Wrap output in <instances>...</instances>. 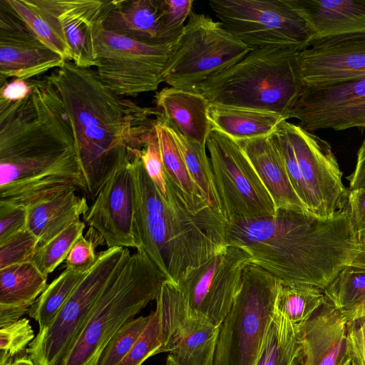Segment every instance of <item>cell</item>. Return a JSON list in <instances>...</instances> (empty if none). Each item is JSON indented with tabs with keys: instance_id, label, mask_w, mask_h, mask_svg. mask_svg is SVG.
I'll use <instances>...</instances> for the list:
<instances>
[{
	"instance_id": "obj_15",
	"label": "cell",
	"mask_w": 365,
	"mask_h": 365,
	"mask_svg": "<svg viewBox=\"0 0 365 365\" xmlns=\"http://www.w3.org/2000/svg\"><path fill=\"white\" fill-rule=\"evenodd\" d=\"M313 133L319 129L365 128V78L323 86H302L287 115Z\"/></svg>"
},
{
	"instance_id": "obj_1",
	"label": "cell",
	"mask_w": 365,
	"mask_h": 365,
	"mask_svg": "<svg viewBox=\"0 0 365 365\" xmlns=\"http://www.w3.org/2000/svg\"><path fill=\"white\" fill-rule=\"evenodd\" d=\"M45 77L71 122L86 184L83 195L93 202L121 164L141 155L155 130L158 111L115 93L96 70L71 61Z\"/></svg>"
},
{
	"instance_id": "obj_33",
	"label": "cell",
	"mask_w": 365,
	"mask_h": 365,
	"mask_svg": "<svg viewBox=\"0 0 365 365\" xmlns=\"http://www.w3.org/2000/svg\"><path fill=\"white\" fill-rule=\"evenodd\" d=\"M155 131L165 172L187 197L210 204L190 177L172 130L157 119Z\"/></svg>"
},
{
	"instance_id": "obj_40",
	"label": "cell",
	"mask_w": 365,
	"mask_h": 365,
	"mask_svg": "<svg viewBox=\"0 0 365 365\" xmlns=\"http://www.w3.org/2000/svg\"><path fill=\"white\" fill-rule=\"evenodd\" d=\"M38 247L37 238L26 228L0 242V269L30 261Z\"/></svg>"
},
{
	"instance_id": "obj_23",
	"label": "cell",
	"mask_w": 365,
	"mask_h": 365,
	"mask_svg": "<svg viewBox=\"0 0 365 365\" xmlns=\"http://www.w3.org/2000/svg\"><path fill=\"white\" fill-rule=\"evenodd\" d=\"M236 142L252 164L277 209L309 211L296 194L282 156L270 135Z\"/></svg>"
},
{
	"instance_id": "obj_30",
	"label": "cell",
	"mask_w": 365,
	"mask_h": 365,
	"mask_svg": "<svg viewBox=\"0 0 365 365\" xmlns=\"http://www.w3.org/2000/svg\"><path fill=\"white\" fill-rule=\"evenodd\" d=\"M326 301L324 290L309 284H286L280 281L276 307L299 329Z\"/></svg>"
},
{
	"instance_id": "obj_48",
	"label": "cell",
	"mask_w": 365,
	"mask_h": 365,
	"mask_svg": "<svg viewBox=\"0 0 365 365\" xmlns=\"http://www.w3.org/2000/svg\"><path fill=\"white\" fill-rule=\"evenodd\" d=\"M349 266L365 270V229L356 233V245Z\"/></svg>"
},
{
	"instance_id": "obj_5",
	"label": "cell",
	"mask_w": 365,
	"mask_h": 365,
	"mask_svg": "<svg viewBox=\"0 0 365 365\" xmlns=\"http://www.w3.org/2000/svg\"><path fill=\"white\" fill-rule=\"evenodd\" d=\"M166 279L143 252L131 255L101 292L59 365H97L111 337L156 299Z\"/></svg>"
},
{
	"instance_id": "obj_20",
	"label": "cell",
	"mask_w": 365,
	"mask_h": 365,
	"mask_svg": "<svg viewBox=\"0 0 365 365\" xmlns=\"http://www.w3.org/2000/svg\"><path fill=\"white\" fill-rule=\"evenodd\" d=\"M346 324L326 299L298 331L300 365H351Z\"/></svg>"
},
{
	"instance_id": "obj_35",
	"label": "cell",
	"mask_w": 365,
	"mask_h": 365,
	"mask_svg": "<svg viewBox=\"0 0 365 365\" xmlns=\"http://www.w3.org/2000/svg\"><path fill=\"white\" fill-rule=\"evenodd\" d=\"M85 227L83 221L78 220L73 222L47 243L38 247L30 262L48 277L66 259L76 240L83 235Z\"/></svg>"
},
{
	"instance_id": "obj_17",
	"label": "cell",
	"mask_w": 365,
	"mask_h": 365,
	"mask_svg": "<svg viewBox=\"0 0 365 365\" xmlns=\"http://www.w3.org/2000/svg\"><path fill=\"white\" fill-rule=\"evenodd\" d=\"M65 61L35 35L4 0H0V86L9 78L32 79L60 68Z\"/></svg>"
},
{
	"instance_id": "obj_44",
	"label": "cell",
	"mask_w": 365,
	"mask_h": 365,
	"mask_svg": "<svg viewBox=\"0 0 365 365\" xmlns=\"http://www.w3.org/2000/svg\"><path fill=\"white\" fill-rule=\"evenodd\" d=\"M351 365H365V318L346 324Z\"/></svg>"
},
{
	"instance_id": "obj_9",
	"label": "cell",
	"mask_w": 365,
	"mask_h": 365,
	"mask_svg": "<svg viewBox=\"0 0 365 365\" xmlns=\"http://www.w3.org/2000/svg\"><path fill=\"white\" fill-rule=\"evenodd\" d=\"M220 22L252 49L307 48L314 34L306 21L287 0H210Z\"/></svg>"
},
{
	"instance_id": "obj_29",
	"label": "cell",
	"mask_w": 365,
	"mask_h": 365,
	"mask_svg": "<svg viewBox=\"0 0 365 365\" xmlns=\"http://www.w3.org/2000/svg\"><path fill=\"white\" fill-rule=\"evenodd\" d=\"M346 322L365 318V270L347 266L324 290Z\"/></svg>"
},
{
	"instance_id": "obj_27",
	"label": "cell",
	"mask_w": 365,
	"mask_h": 365,
	"mask_svg": "<svg viewBox=\"0 0 365 365\" xmlns=\"http://www.w3.org/2000/svg\"><path fill=\"white\" fill-rule=\"evenodd\" d=\"M208 118L212 130L235 141L269 136L286 120L272 112L217 104H210Z\"/></svg>"
},
{
	"instance_id": "obj_26",
	"label": "cell",
	"mask_w": 365,
	"mask_h": 365,
	"mask_svg": "<svg viewBox=\"0 0 365 365\" xmlns=\"http://www.w3.org/2000/svg\"><path fill=\"white\" fill-rule=\"evenodd\" d=\"M88 209L85 197L75 191L63 192L28 205L26 229L37 238L39 247L80 220Z\"/></svg>"
},
{
	"instance_id": "obj_6",
	"label": "cell",
	"mask_w": 365,
	"mask_h": 365,
	"mask_svg": "<svg viewBox=\"0 0 365 365\" xmlns=\"http://www.w3.org/2000/svg\"><path fill=\"white\" fill-rule=\"evenodd\" d=\"M270 138L278 149L292 185L304 206L318 217H333L346 209L349 189L331 145L287 120Z\"/></svg>"
},
{
	"instance_id": "obj_18",
	"label": "cell",
	"mask_w": 365,
	"mask_h": 365,
	"mask_svg": "<svg viewBox=\"0 0 365 365\" xmlns=\"http://www.w3.org/2000/svg\"><path fill=\"white\" fill-rule=\"evenodd\" d=\"M132 161L121 164L98 192L83 216L98 231L108 248L134 247L135 181Z\"/></svg>"
},
{
	"instance_id": "obj_34",
	"label": "cell",
	"mask_w": 365,
	"mask_h": 365,
	"mask_svg": "<svg viewBox=\"0 0 365 365\" xmlns=\"http://www.w3.org/2000/svg\"><path fill=\"white\" fill-rule=\"evenodd\" d=\"M4 1L43 43L66 61H72L70 47L53 26L32 4L31 0Z\"/></svg>"
},
{
	"instance_id": "obj_13",
	"label": "cell",
	"mask_w": 365,
	"mask_h": 365,
	"mask_svg": "<svg viewBox=\"0 0 365 365\" xmlns=\"http://www.w3.org/2000/svg\"><path fill=\"white\" fill-rule=\"evenodd\" d=\"M155 301L165 365H214L221 325L194 312L174 282L162 284Z\"/></svg>"
},
{
	"instance_id": "obj_46",
	"label": "cell",
	"mask_w": 365,
	"mask_h": 365,
	"mask_svg": "<svg viewBox=\"0 0 365 365\" xmlns=\"http://www.w3.org/2000/svg\"><path fill=\"white\" fill-rule=\"evenodd\" d=\"M31 92L29 80L14 78L0 86V103H11L22 101Z\"/></svg>"
},
{
	"instance_id": "obj_22",
	"label": "cell",
	"mask_w": 365,
	"mask_h": 365,
	"mask_svg": "<svg viewBox=\"0 0 365 365\" xmlns=\"http://www.w3.org/2000/svg\"><path fill=\"white\" fill-rule=\"evenodd\" d=\"M157 119L187 138L205 145L212 130L210 103L195 91L165 87L155 95Z\"/></svg>"
},
{
	"instance_id": "obj_11",
	"label": "cell",
	"mask_w": 365,
	"mask_h": 365,
	"mask_svg": "<svg viewBox=\"0 0 365 365\" xmlns=\"http://www.w3.org/2000/svg\"><path fill=\"white\" fill-rule=\"evenodd\" d=\"M127 247L98 252V259L50 325L38 331L26 349L38 365H59L76 339L103 289L130 257Z\"/></svg>"
},
{
	"instance_id": "obj_36",
	"label": "cell",
	"mask_w": 365,
	"mask_h": 365,
	"mask_svg": "<svg viewBox=\"0 0 365 365\" xmlns=\"http://www.w3.org/2000/svg\"><path fill=\"white\" fill-rule=\"evenodd\" d=\"M149 317L140 316L125 322L109 340L97 365H118L139 339Z\"/></svg>"
},
{
	"instance_id": "obj_49",
	"label": "cell",
	"mask_w": 365,
	"mask_h": 365,
	"mask_svg": "<svg viewBox=\"0 0 365 365\" xmlns=\"http://www.w3.org/2000/svg\"><path fill=\"white\" fill-rule=\"evenodd\" d=\"M6 365H38L29 356H24L11 361Z\"/></svg>"
},
{
	"instance_id": "obj_3",
	"label": "cell",
	"mask_w": 365,
	"mask_h": 365,
	"mask_svg": "<svg viewBox=\"0 0 365 365\" xmlns=\"http://www.w3.org/2000/svg\"><path fill=\"white\" fill-rule=\"evenodd\" d=\"M132 168L136 250L167 279L177 283L189 269L226 246L227 222L210 204L187 197L166 172L164 197L147 174L140 155L133 160Z\"/></svg>"
},
{
	"instance_id": "obj_14",
	"label": "cell",
	"mask_w": 365,
	"mask_h": 365,
	"mask_svg": "<svg viewBox=\"0 0 365 365\" xmlns=\"http://www.w3.org/2000/svg\"><path fill=\"white\" fill-rule=\"evenodd\" d=\"M251 262L250 253L227 244L200 265L189 269L177 284L191 309L221 325L239 291L243 271Z\"/></svg>"
},
{
	"instance_id": "obj_28",
	"label": "cell",
	"mask_w": 365,
	"mask_h": 365,
	"mask_svg": "<svg viewBox=\"0 0 365 365\" xmlns=\"http://www.w3.org/2000/svg\"><path fill=\"white\" fill-rule=\"evenodd\" d=\"M299 333L276 306L255 365H300Z\"/></svg>"
},
{
	"instance_id": "obj_42",
	"label": "cell",
	"mask_w": 365,
	"mask_h": 365,
	"mask_svg": "<svg viewBox=\"0 0 365 365\" xmlns=\"http://www.w3.org/2000/svg\"><path fill=\"white\" fill-rule=\"evenodd\" d=\"M193 3V0H160L162 24L168 34L179 36Z\"/></svg>"
},
{
	"instance_id": "obj_12",
	"label": "cell",
	"mask_w": 365,
	"mask_h": 365,
	"mask_svg": "<svg viewBox=\"0 0 365 365\" xmlns=\"http://www.w3.org/2000/svg\"><path fill=\"white\" fill-rule=\"evenodd\" d=\"M206 147L227 223L275 214L270 195L236 141L211 130Z\"/></svg>"
},
{
	"instance_id": "obj_43",
	"label": "cell",
	"mask_w": 365,
	"mask_h": 365,
	"mask_svg": "<svg viewBox=\"0 0 365 365\" xmlns=\"http://www.w3.org/2000/svg\"><path fill=\"white\" fill-rule=\"evenodd\" d=\"M26 207L0 202V242L26 228Z\"/></svg>"
},
{
	"instance_id": "obj_19",
	"label": "cell",
	"mask_w": 365,
	"mask_h": 365,
	"mask_svg": "<svg viewBox=\"0 0 365 365\" xmlns=\"http://www.w3.org/2000/svg\"><path fill=\"white\" fill-rule=\"evenodd\" d=\"M70 47L78 66H97L95 30L104 1L31 0Z\"/></svg>"
},
{
	"instance_id": "obj_31",
	"label": "cell",
	"mask_w": 365,
	"mask_h": 365,
	"mask_svg": "<svg viewBox=\"0 0 365 365\" xmlns=\"http://www.w3.org/2000/svg\"><path fill=\"white\" fill-rule=\"evenodd\" d=\"M88 272L66 269L48 284L30 307L28 314L38 324V331L47 328Z\"/></svg>"
},
{
	"instance_id": "obj_47",
	"label": "cell",
	"mask_w": 365,
	"mask_h": 365,
	"mask_svg": "<svg viewBox=\"0 0 365 365\" xmlns=\"http://www.w3.org/2000/svg\"><path fill=\"white\" fill-rule=\"evenodd\" d=\"M346 178L349 180V191L365 187V139L358 150L355 169Z\"/></svg>"
},
{
	"instance_id": "obj_24",
	"label": "cell",
	"mask_w": 365,
	"mask_h": 365,
	"mask_svg": "<svg viewBox=\"0 0 365 365\" xmlns=\"http://www.w3.org/2000/svg\"><path fill=\"white\" fill-rule=\"evenodd\" d=\"M315 38L365 31V0H287Z\"/></svg>"
},
{
	"instance_id": "obj_25",
	"label": "cell",
	"mask_w": 365,
	"mask_h": 365,
	"mask_svg": "<svg viewBox=\"0 0 365 365\" xmlns=\"http://www.w3.org/2000/svg\"><path fill=\"white\" fill-rule=\"evenodd\" d=\"M48 285L47 277L30 261L0 269V327L28 313Z\"/></svg>"
},
{
	"instance_id": "obj_37",
	"label": "cell",
	"mask_w": 365,
	"mask_h": 365,
	"mask_svg": "<svg viewBox=\"0 0 365 365\" xmlns=\"http://www.w3.org/2000/svg\"><path fill=\"white\" fill-rule=\"evenodd\" d=\"M29 319H20L0 328V365H6L34 339Z\"/></svg>"
},
{
	"instance_id": "obj_32",
	"label": "cell",
	"mask_w": 365,
	"mask_h": 365,
	"mask_svg": "<svg viewBox=\"0 0 365 365\" xmlns=\"http://www.w3.org/2000/svg\"><path fill=\"white\" fill-rule=\"evenodd\" d=\"M171 130L190 177L206 200L222 215L206 146L187 138L177 130Z\"/></svg>"
},
{
	"instance_id": "obj_4",
	"label": "cell",
	"mask_w": 365,
	"mask_h": 365,
	"mask_svg": "<svg viewBox=\"0 0 365 365\" xmlns=\"http://www.w3.org/2000/svg\"><path fill=\"white\" fill-rule=\"evenodd\" d=\"M287 47L252 49L242 59L193 91L210 104L247 108L287 115L302 88L298 55Z\"/></svg>"
},
{
	"instance_id": "obj_38",
	"label": "cell",
	"mask_w": 365,
	"mask_h": 365,
	"mask_svg": "<svg viewBox=\"0 0 365 365\" xmlns=\"http://www.w3.org/2000/svg\"><path fill=\"white\" fill-rule=\"evenodd\" d=\"M149 317L139 339L118 365H142L149 357L159 354L162 346L160 321L155 311L151 312Z\"/></svg>"
},
{
	"instance_id": "obj_10",
	"label": "cell",
	"mask_w": 365,
	"mask_h": 365,
	"mask_svg": "<svg viewBox=\"0 0 365 365\" xmlns=\"http://www.w3.org/2000/svg\"><path fill=\"white\" fill-rule=\"evenodd\" d=\"M97 73L103 83L121 96L156 91L170 58L173 44L142 42L106 30H95Z\"/></svg>"
},
{
	"instance_id": "obj_41",
	"label": "cell",
	"mask_w": 365,
	"mask_h": 365,
	"mask_svg": "<svg viewBox=\"0 0 365 365\" xmlns=\"http://www.w3.org/2000/svg\"><path fill=\"white\" fill-rule=\"evenodd\" d=\"M140 158L147 174L161 194L166 197L165 170L155 130L148 138Z\"/></svg>"
},
{
	"instance_id": "obj_8",
	"label": "cell",
	"mask_w": 365,
	"mask_h": 365,
	"mask_svg": "<svg viewBox=\"0 0 365 365\" xmlns=\"http://www.w3.org/2000/svg\"><path fill=\"white\" fill-rule=\"evenodd\" d=\"M251 51L220 21L192 11L173 45L163 73V82L171 87L193 91L240 61Z\"/></svg>"
},
{
	"instance_id": "obj_7",
	"label": "cell",
	"mask_w": 365,
	"mask_h": 365,
	"mask_svg": "<svg viewBox=\"0 0 365 365\" xmlns=\"http://www.w3.org/2000/svg\"><path fill=\"white\" fill-rule=\"evenodd\" d=\"M280 280L250 262L222 322L214 365H255L274 313Z\"/></svg>"
},
{
	"instance_id": "obj_45",
	"label": "cell",
	"mask_w": 365,
	"mask_h": 365,
	"mask_svg": "<svg viewBox=\"0 0 365 365\" xmlns=\"http://www.w3.org/2000/svg\"><path fill=\"white\" fill-rule=\"evenodd\" d=\"M346 210L354 231L356 233L365 229V187L349 192Z\"/></svg>"
},
{
	"instance_id": "obj_16",
	"label": "cell",
	"mask_w": 365,
	"mask_h": 365,
	"mask_svg": "<svg viewBox=\"0 0 365 365\" xmlns=\"http://www.w3.org/2000/svg\"><path fill=\"white\" fill-rule=\"evenodd\" d=\"M298 63L307 86L365 78V31L315 38L299 53Z\"/></svg>"
},
{
	"instance_id": "obj_2",
	"label": "cell",
	"mask_w": 365,
	"mask_h": 365,
	"mask_svg": "<svg viewBox=\"0 0 365 365\" xmlns=\"http://www.w3.org/2000/svg\"><path fill=\"white\" fill-rule=\"evenodd\" d=\"M226 243L243 247L252 263L283 283L324 290L349 265L356 232L346 207L328 219L307 210L277 208L272 216L227 223Z\"/></svg>"
},
{
	"instance_id": "obj_21",
	"label": "cell",
	"mask_w": 365,
	"mask_h": 365,
	"mask_svg": "<svg viewBox=\"0 0 365 365\" xmlns=\"http://www.w3.org/2000/svg\"><path fill=\"white\" fill-rule=\"evenodd\" d=\"M100 21L110 32L145 43L173 44L178 38L163 28L160 0L104 1Z\"/></svg>"
},
{
	"instance_id": "obj_39",
	"label": "cell",
	"mask_w": 365,
	"mask_h": 365,
	"mask_svg": "<svg viewBox=\"0 0 365 365\" xmlns=\"http://www.w3.org/2000/svg\"><path fill=\"white\" fill-rule=\"evenodd\" d=\"M103 242L105 240L101 235L94 228L89 227L86 235H81L72 247L66 259V269L88 272L98 257L96 247Z\"/></svg>"
}]
</instances>
